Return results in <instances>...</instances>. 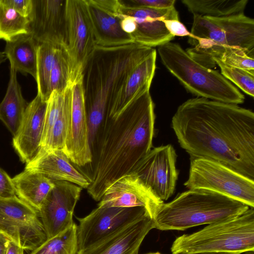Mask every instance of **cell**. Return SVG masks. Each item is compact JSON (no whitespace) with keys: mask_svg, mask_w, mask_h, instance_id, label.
Returning <instances> with one entry per match:
<instances>
[{"mask_svg":"<svg viewBox=\"0 0 254 254\" xmlns=\"http://www.w3.org/2000/svg\"><path fill=\"white\" fill-rule=\"evenodd\" d=\"M181 147L192 158L220 163L254 180V113L237 104L190 98L172 119Z\"/></svg>","mask_w":254,"mask_h":254,"instance_id":"1","label":"cell"},{"mask_svg":"<svg viewBox=\"0 0 254 254\" xmlns=\"http://www.w3.org/2000/svg\"><path fill=\"white\" fill-rule=\"evenodd\" d=\"M154 104L149 90L131 102L116 118L105 117L91 149L87 192L100 201L106 190L128 174L151 149Z\"/></svg>","mask_w":254,"mask_h":254,"instance_id":"2","label":"cell"},{"mask_svg":"<svg viewBox=\"0 0 254 254\" xmlns=\"http://www.w3.org/2000/svg\"><path fill=\"white\" fill-rule=\"evenodd\" d=\"M155 49L131 43L115 47L96 46L82 78L88 140L91 149L99 128L131 71Z\"/></svg>","mask_w":254,"mask_h":254,"instance_id":"3","label":"cell"},{"mask_svg":"<svg viewBox=\"0 0 254 254\" xmlns=\"http://www.w3.org/2000/svg\"><path fill=\"white\" fill-rule=\"evenodd\" d=\"M249 208L243 202L211 190H188L162 205L153 219L154 228L183 231L235 217Z\"/></svg>","mask_w":254,"mask_h":254,"instance_id":"4","label":"cell"},{"mask_svg":"<svg viewBox=\"0 0 254 254\" xmlns=\"http://www.w3.org/2000/svg\"><path fill=\"white\" fill-rule=\"evenodd\" d=\"M163 64L197 97L238 105L244 95L221 73L207 68L193 59L178 43L169 42L158 47Z\"/></svg>","mask_w":254,"mask_h":254,"instance_id":"5","label":"cell"},{"mask_svg":"<svg viewBox=\"0 0 254 254\" xmlns=\"http://www.w3.org/2000/svg\"><path fill=\"white\" fill-rule=\"evenodd\" d=\"M254 250V209L252 207L238 216L208 224L198 231L178 237L171 248L172 254H240Z\"/></svg>","mask_w":254,"mask_h":254,"instance_id":"6","label":"cell"},{"mask_svg":"<svg viewBox=\"0 0 254 254\" xmlns=\"http://www.w3.org/2000/svg\"><path fill=\"white\" fill-rule=\"evenodd\" d=\"M189 37L194 48L239 47L254 52V20L244 13L223 17L193 15Z\"/></svg>","mask_w":254,"mask_h":254,"instance_id":"7","label":"cell"},{"mask_svg":"<svg viewBox=\"0 0 254 254\" xmlns=\"http://www.w3.org/2000/svg\"><path fill=\"white\" fill-rule=\"evenodd\" d=\"M188 189H204L232 198L254 207V180L218 162L190 157Z\"/></svg>","mask_w":254,"mask_h":254,"instance_id":"8","label":"cell"},{"mask_svg":"<svg viewBox=\"0 0 254 254\" xmlns=\"http://www.w3.org/2000/svg\"><path fill=\"white\" fill-rule=\"evenodd\" d=\"M64 48L70 63L72 86L82 81L84 67L95 47V41L84 0H66Z\"/></svg>","mask_w":254,"mask_h":254,"instance_id":"9","label":"cell"},{"mask_svg":"<svg viewBox=\"0 0 254 254\" xmlns=\"http://www.w3.org/2000/svg\"><path fill=\"white\" fill-rule=\"evenodd\" d=\"M0 233L31 251L47 239L38 211L17 196L0 199Z\"/></svg>","mask_w":254,"mask_h":254,"instance_id":"10","label":"cell"},{"mask_svg":"<svg viewBox=\"0 0 254 254\" xmlns=\"http://www.w3.org/2000/svg\"><path fill=\"white\" fill-rule=\"evenodd\" d=\"M147 215L150 216L143 207L98 206L87 216L78 218L79 222L77 226L78 251L100 243Z\"/></svg>","mask_w":254,"mask_h":254,"instance_id":"11","label":"cell"},{"mask_svg":"<svg viewBox=\"0 0 254 254\" xmlns=\"http://www.w3.org/2000/svg\"><path fill=\"white\" fill-rule=\"evenodd\" d=\"M177 157L171 144L156 147L139 160L130 173L136 174L164 201L175 190L179 175Z\"/></svg>","mask_w":254,"mask_h":254,"instance_id":"12","label":"cell"},{"mask_svg":"<svg viewBox=\"0 0 254 254\" xmlns=\"http://www.w3.org/2000/svg\"><path fill=\"white\" fill-rule=\"evenodd\" d=\"M54 183L38 211L47 239L62 232L74 223V209L82 190L80 186L67 181H54Z\"/></svg>","mask_w":254,"mask_h":254,"instance_id":"13","label":"cell"},{"mask_svg":"<svg viewBox=\"0 0 254 254\" xmlns=\"http://www.w3.org/2000/svg\"><path fill=\"white\" fill-rule=\"evenodd\" d=\"M96 46L115 47L134 43L122 29L120 0H84Z\"/></svg>","mask_w":254,"mask_h":254,"instance_id":"14","label":"cell"},{"mask_svg":"<svg viewBox=\"0 0 254 254\" xmlns=\"http://www.w3.org/2000/svg\"><path fill=\"white\" fill-rule=\"evenodd\" d=\"M164 203L136 174L130 173L118 180L106 190L98 206L143 207L154 219Z\"/></svg>","mask_w":254,"mask_h":254,"instance_id":"15","label":"cell"},{"mask_svg":"<svg viewBox=\"0 0 254 254\" xmlns=\"http://www.w3.org/2000/svg\"><path fill=\"white\" fill-rule=\"evenodd\" d=\"M120 0L121 13L131 16L134 21L135 29L131 35L134 43L153 48L171 42L174 38L163 20H179L175 6L165 9L133 7L124 5Z\"/></svg>","mask_w":254,"mask_h":254,"instance_id":"16","label":"cell"},{"mask_svg":"<svg viewBox=\"0 0 254 254\" xmlns=\"http://www.w3.org/2000/svg\"><path fill=\"white\" fill-rule=\"evenodd\" d=\"M66 0H33L29 31L39 43L64 47Z\"/></svg>","mask_w":254,"mask_h":254,"instance_id":"17","label":"cell"},{"mask_svg":"<svg viewBox=\"0 0 254 254\" xmlns=\"http://www.w3.org/2000/svg\"><path fill=\"white\" fill-rule=\"evenodd\" d=\"M64 151L72 163L79 167L92 161L82 81L72 86L71 113Z\"/></svg>","mask_w":254,"mask_h":254,"instance_id":"18","label":"cell"},{"mask_svg":"<svg viewBox=\"0 0 254 254\" xmlns=\"http://www.w3.org/2000/svg\"><path fill=\"white\" fill-rule=\"evenodd\" d=\"M47 101L37 94L28 104L12 145L23 163L30 161L41 146Z\"/></svg>","mask_w":254,"mask_h":254,"instance_id":"19","label":"cell"},{"mask_svg":"<svg viewBox=\"0 0 254 254\" xmlns=\"http://www.w3.org/2000/svg\"><path fill=\"white\" fill-rule=\"evenodd\" d=\"M71 162L62 150L41 147L26 163L25 170L42 174L53 181H67L87 189L89 181Z\"/></svg>","mask_w":254,"mask_h":254,"instance_id":"20","label":"cell"},{"mask_svg":"<svg viewBox=\"0 0 254 254\" xmlns=\"http://www.w3.org/2000/svg\"><path fill=\"white\" fill-rule=\"evenodd\" d=\"M153 228V219L147 215L77 254H138L143 240Z\"/></svg>","mask_w":254,"mask_h":254,"instance_id":"21","label":"cell"},{"mask_svg":"<svg viewBox=\"0 0 254 254\" xmlns=\"http://www.w3.org/2000/svg\"><path fill=\"white\" fill-rule=\"evenodd\" d=\"M156 55L155 50L131 71L117 94L108 115L105 117L116 118L131 102L149 90L155 72Z\"/></svg>","mask_w":254,"mask_h":254,"instance_id":"22","label":"cell"},{"mask_svg":"<svg viewBox=\"0 0 254 254\" xmlns=\"http://www.w3.org/2000/svg\"><path fill=\"white\" fill-rule=\"evenodd\" d=\"M186 51L195 61L208 68L215 66L211 59L215 58L227 65L254 71V52L241 47L215 45L204 49L193 47Z\"/></svg>","mask_w":254,"mask_h":254,"instance_id":"23","label":"cell"},{"mask_svg":"<svg viewBox=\"0 0 254 254\" xmlns=\"http://www.w3.org/2000/svg\"><path fill=\"white\" fill-rule=\"evenodd\" d=\"M16 195L38 211L49 192L54 181L45 176L24 170L12 178Z\"/></svg>","mask_w":254,"mask_h":254,"instance_id":"24","label":"cell"},{"mask_svg":"<svg viewBox=\"0 0 254 254\" xmlns=\"http://www.w3.org/2000/svg\"><path fill=\"white\" fill-rule=\"evenodd\" d=\"M38 45L31 34L19 35L6 42L3 53L10 67L17 72L29 74L36 79Z\"/></svg>","mask_w":254,"mask_h":254,"instance_id":"25","label":"cell"},{"mask_svg":"<svg viewBox=\"0 0 254 254\" xmlns=\"http://www.w3.org/2000/svg\"><path fill=\"white\" fill-rule=\"evenodd\" d=\"M28 104L22 96L17 79V71L10 67L7 90L0 103V120L13 136L16 134L19 127Z\"/></svg>","mask_w":254,"mask_h":254,"instance_id":"26","label":"cell"},{"mask_svg":"<svg viewBox=\"0 0 254 254\" xmlns=\"http://www.w3.org/2000/svg\"><path fill=\"white\" fill-rule=\"evenodd\" d=\"M193 15L223 17L244 13L248 0H182Z\"/></svg>","mask_w":254,"mask_h":254,"instance_id":"27","label":"cell"},{"mask_svg":"<svg viewBox=\"0 0 254 254\" xmlns=\"http://www.w3.org/2000/svg\"><path fill=\"white\" fill-rule=\"evenodd\" d=\"M59 47L47 43L39 44L37 49L36 81L38 93L42 99L48 101L52 93L50 79L55 57Z\"/></svg>","mask_w":254,"mask_h":254,"instance_id":"28","label":"cell"},{"mask_svg":"<svg viewBox=\"0 0 254 254\" xmlns=\"http://www.w3.org/2000/svg\"><path fill=\"white\" fill-rule=\"evenodd\" d=\"M77 225L71 226L54 237L47 239L30 254H77Z\"/></svg>","mask_w":254,"mask_h":254,"instance_id":"29","label":"cell"},{"mask_svg":"<svg viewBox=\"0 0 254 254\" xmlns=\"http://www.w3.org/2000/svg\"><path fill=\"white\" fill-rule=\"evenodd\" d=\"M72 86L64 90L63 105L52 128L49 138L44 147L64 151L67 134L71 113Z\"/></svg>","mask_w":254,"mask_h":254,"instance_id":"30","label":"cell"},{"mask_svg":"<svg viewBox=\"0 0 254 254\" xmlns=\"http://www.w3.org/2000/svg\"><path fill=\"white\" fill-rule=\"evenodd\" d=\"M30 21L0 0V39L10 41L17 36L30 34Z\"/></svg>","mask_w":254,"mask_h":254,"instance_id":"31","label":"cell"},{"mask_svg":"<svg viewBox=\"0 0 254 254\" xmlns=\"http://www.w3.org/2000/svg\"><path fill=\"white\" fill-rule=\"evenodd\" d=\"M50 86L51 92H63L72 86L69 60L64 47H59L57 50L50 75Z\"/></svg>","mask_w":254,"mask_h":254,"instance_id":"32","label":"cell"},{"mask_svg":"<svg viewBox=\"0 0 254 254\" xmlns=\"http://www.w3.org/2000/svg\"><path fill=\"white\" fill-rule=\"evenodd\" d=\"M212 63L217 64L221 74L229 81L234 83L244 92L252 97L254 96V71L232 66L219 60L212 58Z\"/></svg>","mask_w":254,"mask_h":254,"instance_id":"33","label":"cell"},{"mask_svg":"<svg viewBox=\"0 0 254 254\" xmlns=\"http://www.w3.org/2000/svg\"><path fill=\"white\" fill-rule=\"evenodd\" d=\"M64 90L63 92L53 91L47 101L41 147L45 145L59 116L64 101Z\"/></svg>","mask_w":254,"mask_h":254,"instance_id":"34","label":"cell"},{"mask_svg":"<svg viewBox=\"0 0 254 254\" xmlns=\"http://www.w3.org/2000/svg\"><path fill=\"white\" fill-rule=\"evenodd\" d=\"M125 6L133 7H146L165 9L175 6V0H121Z\"/></svg>","mask_w":254,"mask_h":254,"instance_id":"35","label":"cell"},{"mask_svg":"<svg viewBox=\"0 0 254 254\" xmlns=\"http://www.w3.org/2000/svg\"><path fill=\"white\" fill-rule=\"evenodd\" d=\"M22 16L29 18L33 10V0H1Z\"/></svg>","mask_w":254,"mask_h":254,"instance_id":"36","label":"cell"},{"mask_svg":"<svg viewBox=\"0 0 254 254\" xmlns=\"http://www.w3.org/2000/svg\"><path fill=\"white\" fill-rule=\"evenodd\" d=\"M16 196L12 181V178L2 169L0 168V199Z\"/></svg>","mask_w":254,"mask_h":254,"instance_id":"37","label":"cell"},{"mask_svg":"<svg viewBox=\"0 0 254 254\" xmlns=\"http://www.w3.org/2000/svg\"><path fill=\"white\" fill-rule=\"evenodd\" d=\"M166 28L173 36H189L190 32L179 20H164Z\"/></svg>","mask_w":254,"mask_h":254,"instance_id":"38","label":"cell"},{"mask_svg":"<svg viewBox=\"0 0 254 254\" xmlns=\"http://www.w3.org/2000/svg\"><path fill=\"white\" fill-rule=\"evenodd\" d=\"M24 251L23 248L9 241L6 254H24Z\"/></svg>","mask_w":254,"mask_h":254,"instance_id":"39","label":"cell"},{"mask_svg":"<svg viewBox=\"0 0 254 254\" xmlns=\"http://www.w3.org/2000/svg\"><path fill=\"white\" fill-rule=\"evenodd\" d=\"M9 241L5 236L0 233V254H6Z\"/></svg>","mask_w":254,"mask_h":254,"instance_id":"40","label":"cell"},{"mask_svg":"<svg viewBox=\"0 0 254 254\" xmlns=\"http://www.w3.org/2000/svg\"><path fill=\"white\" fill-rule=\"evenodd\" d=\"M187 254H238L237 253H215V252H203V253H196Z\"/></svg>","mask_w":254,"mask_h":254,"instance_id":"41","label":"cell"},{"mask_svg":"<svg viewBox=\"0 0 254 254\" xmlns=\"http://www.w3.org/2000/svg\"><path fill=\"white\" fill-rule=\"evenodd\" d=\"M6 59V57L3 52H0V65L5 62Z\"/></svg>","mask_w":254,"mask_h":254,"instance_id":"42","label":"cell"},{"mask_svg":"<svg viewBox=\"0 0 254 254\" xmlns=\"http://www.w3.org/2000/svg\"><path fill=\"white\" fill-rule=\"evenodd\" d=\"M161 254L159 252H156V253H148V254Z\"/></svg>","mask_w":254,"mask_h":254,"instance_id":"43","label":"cell"}]
</instances>
